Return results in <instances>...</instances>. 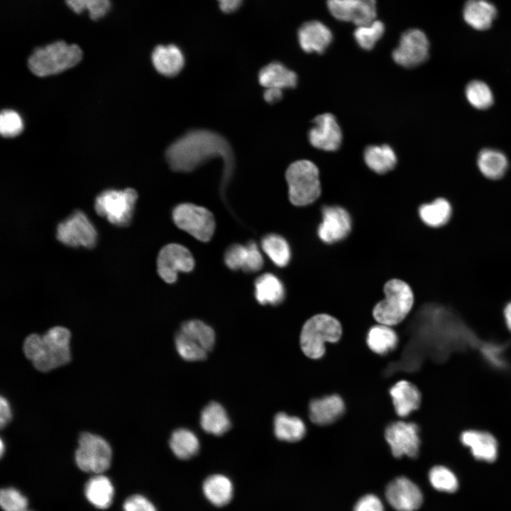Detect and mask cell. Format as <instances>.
Instances as JSON below:
<instances>
[{
  "instance_id": "6da1fadb",
  "label": "cell",
  "mask_w": 511,
  "mask_h": 511,
  "mask_svg": "<svg viewBox=\"0 0 511 511\" xmlns=\"http://www.w3.org/2000/svg\"><path fill=\"white\" fill-rule=\"evenodd\" d=\"M170 168L189 172L211 158L222 160V191L232 177L235 159L232 148L220 134L206 129H192L172 142L165 151Z\"/></svg>"
},
{
  "instance_id": "7a4b0ae2",
  "label": "cell",
  "mask_w": 511,
  "mask_h": 511,
  "mask_svg": "<svg viewBox=\"0 0 511 511\" xmlns=\"http://www.w3.org/2000/svg\"><path fill=\"white\" fill-rule=\"evenodd\" d=\"M70 337L67 328L54 326L43 336L36 334L28 336L23 342V352L36 369L47 372L70 361Z\"/></svg>"
},
{
  "instance_id": "3957f363",
  "label": "cell",
  "mask_w": 511,
  "mask_h": 511,
  "mask_svg": "<svg viewBox=\"0 0 511 511\" xmlns=\"http://www.w3.org/2000/svg\"><path fill=\"white\" fill-rule=\"evenodd\" d=\"M82 58V51L78 45L59 40L36 48L29 57L28 65L35 75L47 77L75 66Z\"/></svg>"
},
{
  "instance_id": "277c9868",
  "label": "cell",
  "mask_w": 511,
  "mask_h": 511,
  "mask_svg": "<svg viewBox=\"0 0 511 511\" xmlns=\"http://www.w3.org/2000/svg\"><path fill=\"white\" fill-rule=\"evenodd\" d=\"M385 298L373 310L374 319L381 324L394 326L400 323L411 311L414 294L410 285L400 279H391L384 285Z\"/></svg>"
},
{
  "instance_id": "5b68a950",
  "label": "cell",
  "mask_w": 511,
  "mask_h": 511,
  "mask_svg": "<svg viewBox=\"0 0 511 511\" xmlns=\"http://www.w3.org/2000/svg\"><path fill=\"white\" fill-rule=\"evenodd\" d=\"M341 334V325L336 318L327 314L314 315L302 328L301 348L307 357L318 359L325 353V344L338 341Z\"/></svg>"
},
{
  "instance_id": "8992f818",
  "label": "cell",
  "mask_w": 511,
  "mask_h": 511,
  "mask_svg": "<svg viewBox=\"0 0 511 511\" xmlns=\"http://www.w3.org/2000/svg\"><path fill=\"white\" fill-rule=\"evenodd\" d=\"M290 202L302 207L314 202L321 194V184L317 167L307 160L291 163L285 172Z\"/></svg>"
},
{
  "instance_id": "52a82bcc",
  "label": "cell",
  "mask_w": 511,
  "mask_h": 511,
  "mask_svg": "<svg viewBox=\"0 0 511 511\" xmlns=\"http://www.w3.org/2000/svg\"><path fill=\"white\" fill-rule=\"evenodd\" d=\"M137 198V192L132 188L106 189L96 197L94 209L111 224L126 226L131 223Z\"/></svg>"
},
{
  "instance_id": "ba28073f",
  "label": "cell",
  "mask_w": 511,
  "mask_h": 511,
  "mask_svg": "<svg viewBox=\"0 0 511 511\" xmlns=\"http://www.w3.org/2000/svg\"><path fill=\"white\" fill-rule=\"evenodd\" d=\"M75 459L80 470L100 474L109 468L112 450L108 441L103 437L89 432H83L78 440Z\"/></svg>"
},
{
  "instance_id": "9c48e42d",
  "label": "cell",
  "mask_w": 511,
  "mask_h": 511,
  "mask_svg": "<svg viewBox=\"0 0 511 511\" xmlns=\"http://www.w3.org/2000/svg\"><path fill=\"white\" fill-rule=\"evenodd\" d=\"M172 218L175 224L202 242L212 238L216 224L214 215L205 207L192 203H181L174 207Z\"/></svg>"
},
{
  "instance_id": "30bf717a",
  "label": "cell",
  "mask_w": 511,
  "mask_h": 511,
  "mask_svg": "<svg viewBox=\"0 0 511 511\" xmlns=\"http://www.w3.org/2000/svg\"><path fill=\"white\" fill-rule=\"evenodd\" d=\"M56 238L70 247L93 248L97 243V230L87 216L76 210L57 226Z\"/></svg>"
},
{
  "instance_id": "8fae6325",
  "label": "cell",
  "mask_w": 511,
  "mask_h": 511,
  "mask_svg": "<svg viewBox=\"0 0 511 511\" xmlns=\"http://www.w3.org/2000/svg\"><path fill=\"white\" fill-rule=\"evenodd\" d=\"M194 268V259L185 246L169 243L163 246L157 258V272L167 283L176 282L178 273H189Z\"/></svg>"
},
{
  "instance_id": "7c38bea8",
  "label": "cell",
  "mask_w": 511,
  "mask_h": 511,
  "mask_svg": "<svg viewBox=\"0 0 511 511\" xmlns=\"http://www.w3.org/2000/svg\"><path fill=\"white\" fill-rule=\"evenodd\" d=\"M429 42L426 34L417 28L405 31L393 50V60L399 65L412 68L424 62L429 57Z\"/></svg>"
},
{
  "instance_id": "4fadbf2b",
  "label": "cell",
  "mask_w": 511,
  "mask_h": 511,
  "mask_svg": "<svg viewBox=\"0 0 511 511\" xmlns=\"http://www.w3.org/2000/svg\"><path fill=\"white\" fill-rule=\"evenodd\" d=\"M385 439L394 456L416 457L419 451L420 438L418 426L413 422L397 421L385 429Z\"/></svg>"
},
{
  "instance_id": "5bb4252c",
  "label": "cell",
  "mask_w": 511,
  "mask_h": 511,
  "mask_svg": "<svg viewBox=\"0 0 511 511\" xmlns=\"http://www.w3.org/2000/svg\"><path fill=\"white\" fill-rule=\"evenodd\" d=\"M326 5L336 19L353 23L356 26L375 20V0H326Z\"/></svg>"
},
{
  "instance_id": "9a60e30c",
  "label": "cell",
  "mask_w": 511,
  "mask_h": 511,
  "mask_svg": "<svg viewBox=\"0 0 511 511\" xmlns=\"http://www.w3.org/2000/svg\"><path fill=\"white\" fill-rule=\"evenodd\" d=\"M313 123L308 133L312 145L325 151L337 150L341 143L342 134L334 116L330 113L320 114L314 119Z\"/></svg>"
},
{
  "instance_id": "2e32d148",
  "label": "cell",
  "mask_w": 511,
  "mask_h": 511,
  "mask_svg": "<svg viewBox=\"0 0 511 511\" xmlns=\"http://www.w3.org/2000/svg\"><path fill=\"white\" fill-rule=\"evenodd\" d=\"M385 497L396 511H415L423 501L419 488L405 477L391 481L387 486Z\"/></svg>"
},
{
  "instance_id": "e0dca14e",
  "label": "cell",
  "mask_w": 511,
  "mask_h": 511,
  "mask_svg": "<svg viewBox=\"0 0 511 511\" xmlns=\"http://www.w3.org/2000/svg\"><path fill=\"white\" fill-rule=\"evenodd\" d=\"M351 230V219L344 208L329 206L322 209V221L318 227V235L323 242H337L346 237Z\"/></svg>"
},
{
  "instance_id": "ac0fdd59",
  "label": "cell",
  "mask_w": 511,
  "mask_h": 511,
  "mask_svg": "<svg viewBox=\"0 0 511 511\" xmlns=\"http://www.w3.org/2000/svg\"><path fill=\"white\" fill-rule=\"evenodd\" d=\"M226 265L232 270H242L246 273H255L263 265L262 253L253 241L246 244L236 243L230 246L224 256Z\"/></svg>"
},
{
  "instance_id": "d6986e66",
  "label": "cell",
  "mask_w": 511,
  "mask_h": 511,
  "mask_svg": "<svg viewBox=\"0 0 511 511\" xmlns=\"http://www.w3.org/2000/svg\"><path fill=\"white\" fill-rule=\"evenodd\" d=\"M461 444L471 451L477 460L493 462L498 455V444L490 433L478 429H468L460 436Z\"/></svg>"
},
{
  "instance_id": "ffe728a7",
  "label": "cell",
  "mask_w": 511,
  "mask_h": 511,
  "mask_svg": "<svg viewBox=\"0 0 511 511\" xmlns=\"http://www.w3.org/2000/svg\"><path fill=\"white\" fill-rule=\"evenodd\" d=\"M301 48L307 53H323L332 41V33L318 21L304 23L297 32Z\"/></svg>"
},
{
  "instance_id": "44dd1931",
  "label": "cell",
  "mask_w": 511,
  "mask_h": 511,
  "mask_svg": "<svg viewBox=\"0 0 511 511\" xmlns=\"http://www.w3.org/2000/svg\"><path fill=\"white\" fill-rule=\"evenodd\" d=\"M344 411V402L337 395L314 399L309 406V416L311 421L319 425H326L334 422L341 417Z\"/></svg>"
},
{
  "instance_id": "7402d4cb",
  "label": "cell",
  "mask_w": 511,
  "mask_h": 511,
  "mask_svg": "<svg viewBox=\"0 0 511 511\" xmlns=\"http://www.w3.org/2000/svg\"><path fill=\"white\" fill-rule=\"evenodd\" d=\"M151 60L155 69L166 77L179 74L185 64L182 50L172 44L156 46L152 53Z\"/></svg>"
},
{
  "instance_id": "603a6c76",
  "label": "cell",
  "mask_w": 511,
  "mask_h": 511,
  "mask_svg": "<svg viewBox=\"0 0 511 511\" xmlns=\"http://www.w3.org/2000/svg\"><path fill=\"white\" fill-rule=\"evenodd\" d=\"M497 13L494 4L487 0H468L463 9L465 22L477 31L489 29Z\"/></svg>"
},
{
  "instance_id": "cb8c5ba5",
  "label": "cell",
  "mask_w": 511,
  "mask_h": 511,
  "mask_svg": "<svg viewBox=\"0 0 511 511\" xmlns=\"http://www.w3.org/2000/svg\"><path fill=\"white\" fill-rule=\"evenodd\" d=\"M396 413L402 417L408 416L418 409L421 395L417 388L407 380H400L390 390Z\"/></svg>"
},
{
  "instance_id": "d4e9b609",
  "label": "cell",
  "mask_w": 511,
  "mask_h": 511,
  "mask_svg": "<svg viewBox=\"0 0 511 511\" xmlns=\"http://www.w3.org/2000/svg\"><path fill=\"white\" fill-rule=\"evenodd\" d=\"M261 86L284 89L297 85V74L279 62H273L262 67L258 76Z\"/></svg>"
},
{
  "instance_id": "484cf974",
  "label": "cell",
  "mask_w": 511,
  "mask_h": 511,
  "mask_svg": "<svg viewBox=\"0 0 511 511\" xmlns=\"http://www.w3.org/2000/svg\"><path fill=\"white\" fill-rule=\"evenodd\" d=\"M254 295L260 304L275 306L284 300L285 290L283 283L276 275L266 273L256 280Z\"/></svg>"
},
{
  "instance_id": "4316f807",
  "label": "cell",
  "mask_w": 511,
  "mask_h": 511,
  "mask_svg": "<svg viewBox=\"0 0 511 511\" xmlns=\"http://www.w3.org/2000/svg\"><path fill=\"white\" fill-rule=\"evenodd\" d=\"M202 491L207 500L213 505L223 507L226 505L233 495V486L231 480L222 474H213L208 476L202 484Z\"/></svg>"
},
{
  "instance_id": "83f0119b",
  "label": "cell",
  "mask_w": 511,
  "mask_h": 511,
  "mask_svg": "<svg viewBox=\"0 0 511 511\" xmlns=\"http://www.w3.org/2000/svg\"><path fill=\"white\" fill-rule=\"evenodd\" d=\"M199 422L202 429L212 435L221 436L231 427V421L224 407L211 402L201 412Z\"/></svg>"
},
{
  "instance_id": "f1b7e54d",
  "label": "cell",
  "mask_w": 511,
  "mask_h": 511,
  "mask_svg": "<svg viewBox=\"0 0 511 511\" xmlns=\"http://www.w3.org/2000/svg\"><path fill=\"white\" fill-rule=\"evenodd\" d=\"M84 494L92 505L103 510L111 505L114 488L109 478L101 473L96 474L87 482Z\"/></svg>"
},
{
  "instance_id": "f546056e",
  "label": "cell",
  "mask_w": 511,
  "mask_h": 511,
  "mask_svg": "<svg viewBox=\"0 0 511 511\" xmlns=\"http://www.w3.org/2000/svg\"><path fill=\"white\" fill-rule=\"evenodd\" d=\"M273 429L278 439L287 442L300 441L306 433L305 424L301 419L285 412L275 416Z\"/></svg>"
},
{
  "instance_id": "4dcf8cb0",
  "label": "cell",
  "mask_w": 511,
  "mask_h": 511,
  "mask_svg": "<svg viewBox=\"0 0 511 511\" xmlns=\"http://www.w3.org/2000/svg\"><path fill=\"white\" fill-rule=\"evenodd\" d=\"M364 160L367 166L378 174L392 170L397 163V157L388 145H370L364 151Z\"/></svg>"
},
{
  "instance_id": "1f68e13d",
  "label": "cell",
  "mask_w": 511,
  "mask_h": 511,
  "mask_svg": "<svg viewBox=\"0 0 511 511\" xmlns=\"http://www.w3.org/2000/svg\"><path fill=\"white\" fill-rule=\"evenodd\" d=\"M169 445L174 455L181 460H187L199 450V441L196 434L185 428L175 430L169 441Z\"/></svg>"
},
{
  "instance_id": "d6a6232c",
  "label": "cell",
  "mask_w": 511,
  "mask_h": 511,
  "mask_svg": "<svg viewBox=\"0 0 511 511\" xmlns=\"http://www.w3.org/2000/svg\"><path fill=\"white\" fill-rule=\"evenodd\" d=\"M478 166L481 173L491 180H498L505 173L508 161L500 151L491 148L482 150L478 156Z\"/></svg>"
},
{
  "instance_id": "836d02e7",
  "label": "cell",
  "mask_w": 511,
  "mask_h": 511,
  "mask_svg": "<svg viewBox=\"0 0 511 511\" xmlns=\"http://www.w3.org/2000/svg\"><path fill=\"white\" fill-rule=\"evenodd\" d=\"M397 335L390 326L378 324L371 327L366 337V343L373 352L385 355L397 346Z\"/></svg>"
},
{
  "instance_id": "e575fe53",
  "label": "cell",
  "mask_w": 511,
  "mask_h": 511,
  "mask_svg": "<svg viewBox=\"0 0 511 511\" xmlns=\"http://www.w3.org/2000/svg\"><path fill=\"white\" fill-rule=\"evenodd\" d=\"M451 211L449 201L444 198H438L432 202L422 204L419 209V215L426 225L440 227L449 221Z\"/></svg>"
},
{
  "instance_id": "d590c367",
  "label": "cell",
  "mask_w": 511,
  "mask_h": 511,
  "mask_svg": "<svg viewBox=\"0 0 511 511\" xmlns=\"http://www.w3.org/2000/svg\"><path fill=\"white\" fill-rule=\"evenodd\" d=\"M261 247L270 260L278 267L286 266L291 258V250L287 241L276 233L265 235L261 240Z\"/></svg>"
},
{
  "instance_id": "8d00e7d4",
  "label": "cell",
  "mask_w": 511,
  "mask_h": 511,
  "mask_svg": "<svg viewBox=\"0 0 511 511\" xmlns=\"http://www.w3.org/2000/svg\"><path fill=\"white\" fill-rule=\"evenodd\" d=\"M192 341L209 352L215 344L214 329L202 321L188 320L184 322L179 330Z\"/></svg>"
},
{
  "instance_id": "74e56055",
  "label": "cell",
  "mask_w": 511,
  "mask_h": 511,
  "mask_svg": "<svg viewBox=\"0 0 511 511\" xmlns=\"http://www.w3.org/2000/svg\"><path fill=\"white\" fill-rule=\"evenodd\" d=\"M385 32L383 22L374 20L372 22L357 26L353 36L358 45L366 50H371Z\"/></svg>"
},
{
  "instance_id": "f35d334b",
  "label": "cell",
  "mask_w": 511,
  "mask_h": 511,
  "mask_svg": "<svg viewBox=\"0 0 511 511\" xmlns=\"http://www.w3.org/2000/svg\"><path fill=\"white\" fill-rule=\"evenodd\" d=\"M466 97L468 102L478 109L489 108L493 103V94L489 86L480 80L469 82L466 87Z\"/></svg>"
},
{
  "instance_id": "ab89813d",
  "label": "cell",
  "mask_w": 511,
  "mask_h": 511,
  "mask_svg": "<svg viewBox=\"0 0 511 511\" xmlns=\"http://www.w3.org/2000/svg\"><path fill=\"white\" fill-rule=\"evenodd\" d=\"M429 480L432 487L439 491L454 493L458 488L456 475L444 466H434L429 472Z\"/></svg>"
},
{
  "instance_id": "60d3db41",
  "label": "cell",
  "mask_w": 511,
  "mask_h": 511,
  "mask_svg": "<svg viewBox=\"0 0 511 511\" xmlns=\"http://www.w3.org/2000/svg\"><path fill=\"white\" fill-rule=\"evenodd\" d=\"M66 4L76 13L87 10L92 20L104 17L111 8L110 0H65Z\"/></svg>"
},
{
  "instance_id": "b9f144b4",
  "label": "cell",
  "mask_w": 511,
  "mask_h": 511,
  "mask_svg": "<svg viewBox=\"0 0 511 511\" xmlns=\"http://www.w3.org/2000/svg\"><path fill=\"white\" fill-rule=\"evenodd\" d=\"M175 343L178 354L185 361H202L207 356L208 352L206 350L179 331L176 334Z\"/></svg>"
},
{
  "instance_id": "7bdbcfd3",
  "label": "cell",
  "mask_w": 511,
  "mask_h": 511,
  "mask_svg": "<svg viewBox=\"0 0 511 511\" xmlns=\"http://www.w3.org/2000/svg\"><path fill=\"white\" fill-rule=\"evenodd\" d=\"M23 129L20 114L12 109H4L0 114V132L3 137L11 138L19 135Z\"/></svg>"
},
{
  "instance_id": "ee69618b",
  "label": "cell",
  "mask_w": 511,
  "mask_h": 511,
  "mask_svg": "<svg viewBox=\"0 0 511 511\" xmlns=\"http://www.w3.org/2000/svg\"><path fill=\"white\" fill-rule=\"evenodd\" d=\"M0 504L4 511H27L28 500L14 488H4L0 493Z\"/></svg>"
},
{
  "instance_id": "f6af8a7d",
  "label": "cell",
  "mask_w": 511,
  "mask_h": 511,
  "mask_svg": "<svg viewBox=\"0 0 511 511\" xmlns=\"http://www.w3.org/2000/svg\"><path fill=\"white\" fill-rule=\"evenodd\" d=\"M123 511H157L154 504L142 495L128 497L123 505Z\"/></svg>"
},
{
  "instance_id": "bcb514c9",
  "label": "cell",
  "mask_w": 511,
  "mask_h": 511,
  "mask_svg": "<svg viewBox=\"0 0 511 511\" xmlns=\"http://www.w3.org/2000/svg\"><path fill=\"white\" fill-rule=\"evenodd\" d=\"M353 511H384V507L381 500L377 496L368 494L358 500Z\"/></svg>"
},
{
  "instance_id": "7dc6e473",
  "label": "cell",
  "mask_w": 511,
  "mask_h": 511,
  "mask_svg": "<svg viewBox=\"0 0 511 511\" xmlns=\"http://www.w3.org/2000/svg\"><path fill=\"white\" fill-rule=\"evenodd\" d=\"M0 425L4 427L11 419V409L8 400L3 396L0 399Z\"/></svg>"
},
{
  "instance_id": "c3c4849f",
  "label": "cell",
  "mask_w": 511,
  "mask_h": 511,
  "mask_svg": "<svg viewBox=\"0 0 511 511\" xmlns=\"http://www.w3.org/2000/svg\"><path fill=\"white\" fill-rule=\"evenodd\" d=\"M283 96L282 89L276 88H267L263 92L265 101L269 104L278 102Z\"/></svg>"
},
{
  "instance_id": "681fc988",
  "label": "cell",
  "mask_w": 511,
  "mask_h": 511,
  "mask_svg": "<svg viewBox=\"0 0 511 511\" xmlns=\"http://www.w3.org/2000/svg\"><path fill=\"white\" fill-rule=\"evenodd\" d=\"M221 10L225 13L233 12L241 6L243 0H217Z\"/></svg>"
},
{
  "instance_id": "f907efd6",
  "label": "cell",
  "mask_w": 511,
  "mask_h": 511,
  "mask_svg": "<svg viewBox=\"0 0 511 511\" xmlns=\"http://www.w3.org/2000/svg\"><path fill=\"white\" fill-rule=\"evenodd\" d=\"M504 318L507 329L511 331V302L508 303L504 309Z\"/></svg>"
},
{
  "instance_id": "816d5d0a",
  "label": "cell",
  "mask_w": 511,
  "mask_h": 511,
  "mask_svg": "<svg viewBox=\"0 0 511 511\" xmlns=\"http://www.w3.org/2000/svg\"><path fill=\"white\" fill-rule=\"evenodd\" d=\"M4 442H3L2 440H1V456H2L3 454H4Z\"/></svg>"
},
{
  "instance_id": "f5cc1de1",
  "label": "cell",
  "mask_w": 511,
  "mask_h": 511,
  "mask_svg": "<svg viewBox=\"0 0 511 511\" xmlns=\"http://www.w3.org/2000/svg\"><path fill=\"white\" fill-rule=\"evenodd\" d=\"M28 511V510H27Z\"/></svg>"
}]
</instances>
